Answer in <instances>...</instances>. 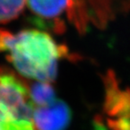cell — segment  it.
<instances>
[{"label": "cell", "instance_id": "obj_6", "mask_svg": "<svg viewBox=\"0 0 130 130\" xmlns=\"http://www.w3.org/2000/svg\"><path fill=\"white\" fill-rule=\"evenodd\" d=\"M26 5L34 14L40 19L53 22L57 32L64 30L61 14H67L70 0H27Z\"/></svg>", "mask_w": 130, "mask_h": 130}, {"label": "cell", "instance_id": "obj_8", "mask_svg": "<svg viewBox=\"0 0 130 130\" xmlns=\"http://www.w3.org/2000/svg\"><path fill=\"white\" fill-rule=\"evenodd\" d=\"M27 0H0V23L15 19L25 7Z\"/></svg>", "mask_w": 130, "mask_h": 130}, {"label": "cell", "instance_id": "obj_3", "mask_svg": "<svg viewBox=\"0 0 130 130\" xmlns=\"http://www.w3.org/2000/svg\"><path fill=\"white\" fill-rule=\"evenodd\" d=\"M123 7H130L125 0H70L67 16L78 32L84 34L91 24L107 27Z\"/></svg>", "mask_w": 130, "mask_h": 130}, {"label": "cell", "instance_id": "obj_2", "mask_svg": "<svg viewBox=\"0 0 130 130\" xmlns=\"http://www.w3.org/2000/svg\"><path fill=\"white\" fill-rule=\"evenodd\" d=\"M30 89L18 75L0 68V130H38Z\"/></svg>", "mask_w": 130, "mask_h": 130}, {"label": "cell", "instance_id": "obj_7", "mask_svg": "<svg viewBox=\"0 0 130 130\" xmlns=\"http://www.w3.org/2000/svg\"><path fill=\"white\" fill-rule=\"evenodd\" d=\"M30 94L35 107H43L56 100L55 92L51 83L36 81L30 89Z\"/></svg>", "mask_w": 130, "mask_h": 130}, {"label": "cell", "instance_id": "obj_5", "mask_svg": "<svg viewBox=\"0 0 130 130\" xmlns=\"http://www.w3.org/2000/svg\"><path fill=\"white\" fill-rule=\"evenodd\" d=\"M35 123L38 130H65L71 119V112L66 104L56 100L50 105L35 107Z\"/></svg>", "mask_w": 130, "mask_h": 130}, {"label": "cell", "instance_id": "obj_1", "mask_svg": "<svg viewBox=\"0 0 130 130\" xmlns=\"http://www.w3.org/2000/svg\"><path fill=\"white\" fill-rule=\"evenodd\" d=\"M0 51L7 53L9 61L21 75L47 83L56 78L60 60L74 58L67 47L36 29L16 34L0 29Z\"/></svg>", "mask_w": 130, "mask_h": 130}, {"label": "cell", "instance_id": "obj_4", "mask_svg": "<svg viewBox=\"0 0 130 130\" xmlns=\"http://www.w3.org/2000/svg\"><path fill=\"white\" fill-rule=\"evenodd\" d=\"M105 98L102 117L109 130H130V88H121L116 73L102 76Z\"/></svg>", "mask_w": 130, "mask_h": 130}]
</instances>
